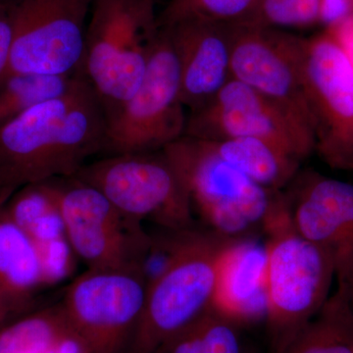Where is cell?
Instances as JSON below:
<instances>
[{"label":"cell","mask_w":353,"mask_h":353,"mask_svg":"<svg viewBox=\"0 0 353 353\" xmlns=\"http://www.w3.org/2000/svg\"><path fill=\"white\" fill-rule=\"evenodd\" d=\"M326 32L341 46L353 68V12L340 22L330 26Z\"/></svg>","instance_id":"cell-27"},{"label":"cell","mask_w":353,"mask_h":353,"mask_svg":"<svg viewBox=\"0 0 353 353\" xmlns=\"http://www.w3.org/2000/svg\"><path fill=\"white\" fill-rule=\"evenodd\" d=\"M59 304L0 331V353H46L71 331Z\"/></svg>","instance_id":"cell-23"},{"label":"cell","mask_w":353,"mask_h":353,"mask_svg":"<svg viewBox=\"0 0 353 353\" xmlns=\"http://www.w3.org/2000/svg\"><path fill=\"white\" fill-rule=\"evenodd\" d=\"M15 312H17V310H16V308L14 307L12 304L7 301L6 299L0 294V327L8 319L9 316Z\"/></svg>","instance_id":"cell-29"},{"label":"cell","mask_w":353,"mask_h":353,"mask_svg":"<svg viewBox=\"0 0 353 353\" xmlns=\"http://www.w3.org/2000/svg\"><path fill=\"white\" fill-rule=\"evenodd\" d=\"M267 241L265 320L273 353H280L328 301L336 272L328 253L297 232L289 201L276 196L262 227Z\"/></svg>","instance_id":"cell-2"},{"label":"cell","mask_w":353,"mask_h":353,"mask_svg":"<svg viewBox=\"0 0 353 353\" xmlns=\"http://www.w3.org/2000/svg\"><path fill=\"white\" fill-rule=\"evenodd\" d=\"M266 248L252 236L236 239L218 264L212 308L238 323L266 316Z\"/></svg>","instance_id":"cell-16"},{"label":"cell","mask_w":353,"mask_h":353,"mask_svg":"<svg viewBox=\"0 0 353 353\" xmlns=\"http://www.w3.org/2000/svg\"><path fill=\"white\" fill-rule=\"evenodd\" d=\"M83 76L16 73L4 77L0 82V125L66 94Z\"/></svg>","instance_id":"cell-21"},{"label":"cell","mask_w":353,"mask_h":353,"mask_svg":"<svg viewBox=\"0 0 353 353\" xmlns=\"http://www.w3.org/2000/svg\"><path fill=\"white\" fill-rule=\"evenodd\" d=\"M260 0H170L158 15L159 27L199 19L236 25L252 23Z\"/></svg>","instance_id":"cell-24"},{"label":"cell","mask_w":353,"mask_h":353,"mask_svg":"<svg viewBox=\"0 0 353 353\" xmlns=\"http://www.w3.org/2000/svg\"><path fill=\"white\" fill-rule=\"evenodd\" d=\"M162 152L182 182L194 213L209 230L243 239L250 238L255 228L262 229L279 190L253 182L204 139L183 136Z\"/></svg>","instance_id":"cell-5"},{"label":"cell","mask_w":353,"mask_h":353,"mask_svg":"<svg viewBox=\"0 0 353 353\" xmlns=\"http://www.w3.org/2000/svg\"><path fill=\"white\" fill-rule=\"evenodd\" d=\"M155 353H245L239 324L211 308Z\"/></svg>","instance_id":"cell-22"},{"label":"cell","mask_w":353,"mask_h":353,"mask_svg":"<svg viewBox=\"0 0 353 353\" xmlns=\"http://www.w3.org/2000/svg\"><path fill=\"white\" fill-rule=\"evenodd\" d=\"M301 71L316 148L336 169L353 168V68L325 31L303 39Z\"/></svg>","instance_id":"cell-11"},{"label":"cell","mask_w":353,"mask_h":353,"mask_svg":"<svg viewBox=\"0 0 353 353\" xmlns=\"http://www.w3.org/2000/svg\"><path fill=\"white\" fill-rule=\"evenodd\" d=\"M280 353H353V309L347 289L338 287Z\"/></svg>","instance_id":"cell-19"},{"label":"cell","mask_w":353,"mask_h":353,"mask_svg":"<svg viewBox=\"0 0 353 353\" xmlns=\"http://www.w3.org/2000/svg\"><path fill=\"white\" fill-rule=\"evenodd\" d=\"M228 163L267 190H280L296 176L301 160L255 138L206 141Z\"/></svg>","instance_id":"cell-18"},{"label":"cell","mask_w":353,"mask_h":353,"mask_svg":"<svg viewBox=\"0 0 353 353\" xmlns=\"http://www.w3.org/2000/svg\"><path fill=\"white\" fill-rule=\"evenodd\" d=\"M157 0H94L85 32L83 74L106 120L139 88L160 27Z\"/></svg>","instance_id":"cell-4"},{"label":"cell","mask_w":353,"mask_h":353,"mask_svg":"<svg viewBox=\"0 0 353 353\" xmlns=\"http://www.w3.org/2000/svg\"><path fill=\"white\" fill-rule=\"evenodd\" d=\"M236 239L183 230L163 270L146 285L145 303L126 353H155L212 308L221 255Z\"/></svg>","instance_id":"cell-3"},{"label":"cell","mask_w":353,"mask_h":353,"mask_svg":"<svg viewBox=\"0 0 353 353\" xmlns=\"http://www.w3.org/2000/svg\"><path fill=\"white\" fill-rule=\"evenodd\" d=\"M146 281L139 267L88 269L59 303L90 353L126 352L143 311Z\"/></svg>","instance_id":"cell-9"},{"label":"cell","mask_w":353,"mask_h":353,"mask_svg":"<svg viewBox=\"0 0 353 353\" xmlns=\"http://www.w3.org/2000/svg\"><path fill=\"white\" fill-rule=\"evenodd\" d=\"M348 294H350V303H352V306L353 309V282L352 283V285L348 287V289H347Z\"/></svg>","instance_id":"cell-30"},{"label":"cell","mask_w":353,"mask_h":353,"mask_svg":"<svg viewBox=\"0 0 353 353\" xmlns=\"http://www.w3.org/2000/svg\"><path fill=\"white\" fill-rule=\"evenodd\" d=\"M36 245L43 268L44 285L61 282L75 269L78 257L67 236Z\"/></svg>","instance_id":"cell-25"},{"label":"cell","mask_w":353,"mask_h":353,"mask_svg":"<svg viewBox=\"0 0 353 353\" xmlns=\"http://www.w3.org/2000/svg\"><path fill=\"white\" fill-rule=\"evenodd\" d=\"M13 46V27L7 1L0 2V82L8 71Z\"/></svg>","instance_id":"cell-26"},{"label":"cell","mask_w":353,"mask_h":353,"mask_svg":"<svg viewBox=\"0 0 353 353\" xmlns=\"http://www.w3.org/2000/svg\"><path fill=\"white\" fill-rule=\"evenodd\" d=\"M6 208L11 219L36 245L66 236L57 201L46 182L21 187L7 199Z\"/></svg>","instance_id":"cell-20"},{"label":"cell","mask_w":353,"mask_h":353,"mask_svg":"<svg viewBox=\"0 0 353 353\" xmlns=\"http://www.w3.org/2000/svg\"><path fill=\"white\" fill-rule=\"evenodd\" d=\"M75 176L101 192L122 214L170 231L194 227L192 203L162 150L108 155Z\"/></svg>","instance_id":"cell-6"},{"label":"cell","mask_w":353,"mask_h":353,"mask_svg":"<svg viewBox=\"0 0 353 353\" xmlns=\"http://www.w3.org/2000/svg\"><path fill=\"white\" fill-rule=\"evenodd\" d=\"M288 201L297 232L328 253L339 287L348 289L353 282L352 183L309 174L294 201Z\"/></svg>","instance_id":"cell-14"},{"label":"cell","mask_w":353,"mask_h":353,"mask_svg":"<svg viewBox=\"0 0 353 353\" xmlns=\"http://www.w3.org/2000/svg\"><path fill=\"white\" fill-rule=\"evenodd\" d=\"M92 2L7 0L12 20L13 46L6 76L83 74L87 20Z\"/></svg>","instance_id":"cell-10"},{"label":"cell","mask_w":353,"mask_h":353,"mask_svg":"<svg viewBox=\"0 0 353 353\" xmlns=\"http://www.w3.org/2000/svg\"><path fill=\"white\" fill-rule=\"evenodd\" d=\"M352 12L353 0H322L319 23L328 28Z\"/></svg>","instance_id":"cell-28"},{"label":"cell","mask_w":353,"mask_h":353,"mask_svg":"<svg viewBox=\"0 0 353 353\" xmlns=\"http://www.w3.org/2000/svg\"><path fill=\"white\" fill-rule=\"evenodd\" d=\"M44 182L72 250L88 269L141 268L152 243L141 223L122 214L101 192L75 176Z\"/></svg>","instance_id":"cell-8"},{"label":"cell","mask_w":353,"mask_h":353,"mask_svg":"<svg viewBox=\"0 0 353 353\" xmlns=\"http://www.w3.org/2000/svg\"><path fill=\"white\" fill-rule=\"evenodd\" d=\"M178 60L170 34L160 27L150 63L132 97L106 120L108 155L162 150L185 134Z\"/></svg>","instance_id":"cell-7"},{"label":"cell","mask_w":353,"mask_h":353,"mask_svg":"<svg viewBox=\"0 0 353 353\" xmlns=\"http://www.w3.org/2000/svg\"><path fill=\"white\" fill-rule=\"evenodd\" d=\"M183 136L221 141L255 138L303 160L314 152L315 138L273 102L232 78L208 103L188 115Z\"/></svg>","instance_id":"cell-13"},{"label":"cell","mask_w":353,"mask_h":353,"mask_svg":"<svg viewBox=\"0 0 353 353\" xmlns=\"http://www.w3.org/2000/svg\"><path fill=\"white\" fill-rule=\"evenodd\" d=\"M10 194L7 190L0 194V294L18 311L44 281L36 243L7 213Z\"/></svg>","instance_id":"cell-17"},{"label":"cell","mask_w":353,"mask_h":353,"mask_svg":"<svg viewBox=\"0 0 353 353\" xmlns=\"http://www.w3.org/2000/svg\"><path fill=\"white\" fill-rule=\"evenodd\" d=\"M303 39L254 23L233 25L231 74L314 136L301 71Z\"/></svg>","instance_id":"cell-12"},{"label":"cell","mask_w":353,"mask_h":353,"mask_svg":"<svg viewBox=\"0 0 353 353\" xmlns=\"http://www.w3.org/2000/svg\"><path fill=\"white\" fill-rule=\"evenodd\" d=\"M7 1V0H0V2Z\"/></svg>","instance_id":"cell-31"},{"label":"cell","mask_w":353,"mask_h":353,"mask_svg":"<svg viewBox=\"0 0 353 353\" xmlns=\"http://www.w3.org/2000/svg\"><path fill=\"white\" fill-rule=\"evenodd\" d=\"M106 114L83 76L66 94L0 125V190L75 176L103 152Z\"/></svg>","instance_id":"cell-1"},{"label":"cell","mask_w":353,"mask_h":353,"mask_svg":"<svg viewBox=\"0 0 353 353\" xmlns=\"http://www.w3.org/2000/svg\"><path fill=\"white\" fill-rule=\"evenodd\" d=\"M163 27L178 60L181 99L185 108L194 112L232 79L233 25L188 19Z\"/></svg>","instance_id":"cell-15"},{"label":"cell","mask_w":353,"mask_h":353,"mask_svg":"<svg viewBox=\"0 0 353 353\" xmlns=\"http://www.w3.org/2000/svg\"><path fill=\"white\" fill-rule=\"evenodd\" d=\"M1 296H2V294H1ZM3 297H4V296H3ZM4 299H6V297H4ZM6 301H7V299H6ZM16 310H17V309H16Z\"/></svg>","instance_id":"cell-32"}]
</instances>
